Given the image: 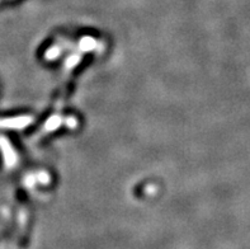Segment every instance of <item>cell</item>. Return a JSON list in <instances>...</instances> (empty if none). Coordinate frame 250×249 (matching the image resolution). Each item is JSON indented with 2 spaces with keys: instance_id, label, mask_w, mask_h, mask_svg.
Returning <instances> with one entry per match:
<instances>
[{
  "instance_id": "obj_1",
  "label": "cell",
  "mask_w": 250,
  "mask_h": 249,
  "mask_svg": "<svg viewBox=\"0 0 250 249\" xmlns=\"http://www.w3.org/2000/svg\"><path fill=\"white\" fill-rule=\"evenodd\" d=\"M31 122L29 117H18V118H4L0 120V127H9V129H22Z\"/></svg>"
}]
</instances>
